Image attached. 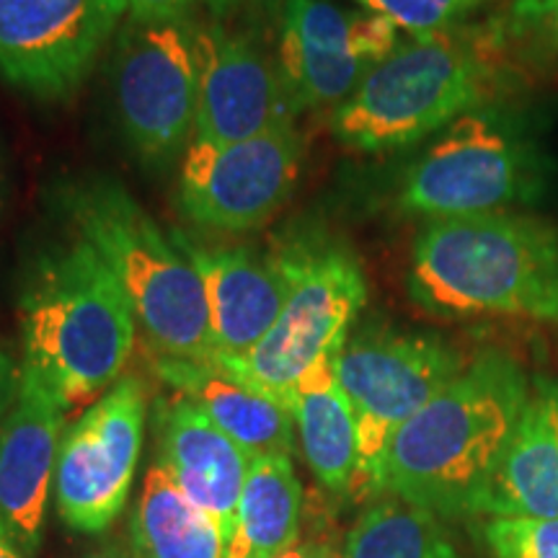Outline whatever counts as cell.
<instances>
[{"instance_id":"1","label":"cell","mask_w":558,"mask_h":558,"mask_svg":"<svg viewBox=\"0 0 558 558\" xmlns=\"http://www.w3.org/2000/svg\"><path fill=\"white\" fill-rule=\"evenodd\" d=\"M530 390L533 383L514 354L478 352L390 439L380 494L445 522L484 518L488 488L520 427Z\"/></svg>"},{"instance_id":"2","label":"cell","mask_w":558,"mask_h":558,"mask_svg":"<svg viewBox=\"0 0 558 558\" xmlns=\"http://www.w3.org/2000/svg\"><path fill=\"white\" fill-rule=\"evenodd\" d=\"M407 290L435 318L558 324V228L527 213L427 222L411 248Z\"/></svg>"},{"instance_id":"3","label":"cell","mask_w":558,"mask_h":558,"mask_svg":"<svg viewBox=\"0 0 558 558\" xmlns=\"http://www.w3.org/2000/svg\"><path fill=\"white\" fill-rule=\"evenodd\" d=\"M522 86L486 24L399 41L333 109V137L357 153H396L435 137L465 111L494 107Z\"/></svg>"},{"instance_id":"4","label":"cell","mask_w":558,"mask_h":558,"mask_svg":"<svg viewBox=\"0 0 558 558\" xmlns=\"http://www.w3.org/2000/svg\"><path fill=\"white\" fill-rule=\"evenodd\" d=\"M21 365L65 409H83L120 380L135 347V311L104 256L75 235L39 254L19 300Z\"/></svg>"},{"instance_id":"5","label":"cell","mask_w":558,"mask_h":558,"mask_svg":"<svg viewBox=\"0 0 558 558\" xmlns=\"http://www.w3.org/2000/svg\"><path fill=\"white\" fill-rule=\"evenodd\" d=\"M75 235L109 264L150 349L163 357H213L202 279L190 256L156 220L109 179H81L60 192Z\"/></svg>"},{"instance_id":"6","label":"cell","mask_w":558,"mask_h":558,"mask_svg":"<svg viewBox=\"0 0 558 558\" xmlns=\"http://www.w3.org/2000/svg\"><path fill=\"white\" fill-rule=\"evenodd\" d=\"M556 163L520 114L494 107L465 111L399 173L393 207L422 220L518 213L554 190Z\"/></svg>"},{"instance_id":"7","label":"cell","mask_w":558,"mask_h":558,"mask_svg":"<svg viewBox=\"0 0 558 558\" xmlns=\"http://www.w3.org/2000/svg\"><path fill=\"white\" fill-rule=\"evenodd\" d=\"M275 248L290 277L275 326L243 357L209 360L290 409L298 380L347 344L367 303V277L357 254L320 230H300Z\"/></svg>"},{"instance_id":"8","label":"cell","mask_w":558,"mask_h":558,"mask_svg":"<svg viewBox=\"0 0 558 558\" xmlns=\"http://www.w3.org/2000/svg\"><path fill=\"white\" fill-rule=\"evenodd\" d=\"M463 352L439 333L393 324H362L337 354V378L357 422V471L352 499L380 494V471L390 439L463 373Z\"/></svg>"},{"instance_id":"9","label":"cell","mask_w":558,"mask_h":558,"mask_svg":"<svg viewBox=\"0 0 558 558\" xmlns=\"http://www.w3.org/2000/svg\"><path fill=\"white\" fill-rule=\"evenodd\" d=\"M120 128L145 163L166 169L194 140L197 54L194 21L130 19L111 58Z\"/></svg>"},{"instance_id":"10","label":"cell","mask_w":558,"mask_h":558,"mask_svg":"<svg viewBox=\"0 0 558 558\" xmlns=\"http://www.w3.org/2000/svg\"><path fill=\"white\" fill-rule=\"evenodd\" d=\"M148 390L120 378L62 432L54 465V505L70 530L99 535L128 505L143 450Z\"/></svg>"},{"instance_id":"11","label":"cell","mask_w":558,"mask_h":558,"mask_svg":"<svg viewBox=\"0 0 558 558\" xmlns=\"http://www.w3.org/2000/svg\"><path fill=\"white\" fill-rule=\"evenodd\" d=\"M303 137L284 120L241 143L194 137L181 158L179 207L199 228L246 233L262 228L295 190Z\"/></svg>"},{"instance_id":"12","label":"cell","mask_w":558,"mask_h":558,"mask_svg":"<svg viewBox=\"0 0 558 558\" xmlns=\"http://www.w3.org/2000/svg\"><path fill=\"white\" fill-rule=\"evenodd\" d=\"M128 9V0H0V78L37 99H70Z\"/></svg>"},{"instance_id":"13","label":"cell","mask_w":558,"mask_h":558,"mask_svg":"<svg viewBox=\"0 0 558 558\" xmlns=\"http://www.w3.org/2000/svg\"><path fill=\"white\" fill-rule=\"evenodd\" d=\"M399 32L373 11H344L329 0H284L277 70L292 109L339 107L399 47Z\"/></svg>"},{"instance_id":"14","label":"cell","mask_w":558,"mask_h":558,"mask_svg":"<svg viewBox=\"0 0 558 558\" xmlns=\"http://www.w3.org/2000/svg\"><path fill=\"white\" fill-rule=\"evenodd\" d=\"M197 54V120L194 137L241 143L275 124L295 120L279 70L243 34L226 26L194 24Z\"/></svg>"},{"instance_id":"15","label":"cell","mask_w":558,"mask_h":558,"mask_svg":"<svg viewBox=\"0 0 558 558\" xmlns=\"http://www.w3.org/2000/svg\"><path fill=\"white\" fill-rule=\"evenodd\" d=\"M65 414L60 396L24 367L19 399L0 422V520L26 558L45 538Z\"/></svg>"},{"instance_id":"16","label":"cell","mask_w":558,"mask_h":558,"mask_svg":"<svg viewBox=\"0 0 558 558\" xmlns=\"http://www.w3.org/2000/svg\"><path fill=\"white\" fill-rule=\"evenodd\" d=\"M190 256L205 288L213 357H243L267 337L282 313L290 277L279 251L259 254L248 246H218L171 230Z\"/></svg>"},{"instance_id":"17","label":"cell","mask_w":558,"mask_h":558,"mask_svg":"<svg viewBox=\"0 0 558 558\" xmlns=\"http://www.w3.org/2000/svg\"><path fill=\"white\" fill-rule=\"evenodd\" d=\"M156 432L160 469L218 525L222 538L230 541L251 458L197 407L179 396L160 401Z\"/></svg>"},{"instance_id":"18","label":"cell","mask_w":558,"mask_h":558,"mask_svg":"<svg viewBox=\"0 0 558 558\" xmlns=\"http://www.w3.org/2000/svg\"><path fill=\"white\" fill-rule=\"evenodd\" d=\"M153 369L173 396L197 407L248 458L288 456L295 450L292 411L215 360L153 357Z\"/></svg>"},{"instance_id":"19","label":"cell","mask_w":558,"mask_h":558,"mask_svg":"<svg viewBox=\"0 0 558 558\" xmlns=\"http://www.w3.org/2000/svg\"><path fill=\"white\" fill-rule=\"evenodd\" d=\"M484 518H558V383L535 378Z\"/></svg>"},{"instance_id":"20","label":"cell","mask_w":558,"mask_h":558,"mask_svg":"<svg viewBox=\"0 0 558 558\" xmlns=\"http://www.w3.org/2000/svg\"><path fill=\"white\" fill-rule=\"evenodd\" d=\"M290 411L303 458L318 486L329 497L352 499L357 471V422L337 378V354L318 360L298 380L290 396Z\"/></svg>"},{"instance_id":"21","label":"cell","mask_w":558,"mask_h":558,"mask_svg":"<svg viewBox=\"0 0 558 558\" xmlns=\"http://www.w3.org/2000/svg\"><path fill=\"white\" fill-rule=\"evenodd\" d=\"M303 484L288 456L251 458L226 558H279L300 541Z\"/></svg>"},{"instance_id":"22","label":"cell","mask_w":558,"mask_h":558,"mask_svg":"<svg viewBox=\"0 0 558 558\" xmlns=\"http://www.w3.org/2000/svg\"><path fill=\"white\" fill-rule=\"evenodd\" d=\"M130 543L140 558H226L228 541L194 507L169 473L153 463L130 518Z\"/></svg>"},{"instance_id":"23","label":"cell","mask_w":558,"mask_h":558,"mask_svg":"<svg viewBox=\"0 0 558 558\" xmlns=\"http://www.w3.org/2000/svg\"><path fill=\"white\" fill-rule=\"evenodd\" d=\"M341 558H469L450 522L399 497L369 499L349 527Z\"/></svg>"},{"instance_id":"24","label":"cell","mask_w":558,"mask_h":558,"mask_svg":"<svg viewBox=\"0 0 558 558\" xmlns=\"http://www.w3.org/2000/svg\"><path fill=\"white\" fill-rule=\"evenodd\" d=\"M486 32L518 78H558V0H509Z\"/></svg>"},{"instance_id":"25","label":"cell","mask_w":558,"mask_h":558,"mask_svg":"<svg viewBox=\"0 0 558 558\" xmlns=\"http://www.w3.org/2000/svg\"><path fill=\"white\" fill-rule=\"evenodd\" d=\"M354 3L390 19L409 37H432L465 26L473 13L492 5L494 0H354Z\"/></svg>"},{"instance_id":"26","label":"cell","mask_w":558,"mask_h":558,"mask_svg":"<svg viewBox=\"0 0 558 558\" xmlns=\"http://www.w3.org/2000/svg\"><path fill=\"white\" fill-rule=\"evenodd\" d=\"M478 535L492 558H558V518H484Z\"/></svg>"},{"instance_id":"27","label":"cell","mask_w":558,"mask_h":558,"mask_svg":"<svg viewBox=\"0 0 558 558\" xmlns=\"http://www.w3.org/2000/svg\"><path fill=\"white\" fill-rule=\"evenodd\" d=\"M128 3L135 21L163 24V21H192V13L197 9L226 13L235 0H128Z\"/></svg>"},{"instance_id":"28","label":"cell","mask_w":558,"mask_h":558,"mask_svg":"<svg viewBox=\"0 0 558 558\" xmlns=\"http://www.w3.org/2000/svg\"><path fill=\"white\" fill-rule=\"evenodd\" d=\"M21 380H24V365H19L11 357L9 349L0 347V422L9 416L13 403H16Z\"/></svg>"},{"instance_id":"29","label":"cell","mask_w":558,"mask_h":558,"mask_svg":"<svg viewBox=\"0 0 558 558\" xmlns=\"http://www.w3.org/2000/svg\"><path fill=\"white\" fill-rule=\"evenodd\" d=\"M341 554L333 548L331 541L324 538H300L295 546H292L288 554H282L279 558H339Z\"/></svg>"},{"instance_id":"30","label":"cell","mask_w":558,"mask_h":558,"mask_svg":"<svg viewBox=\"0 0 558 558\" xmlns=\"http://www.w3.org/2000/svg\"><path fill=\"white\" fill-rule=\"evenodd\" d=\"M81 558H140V556L132 550V546H128V543H107V546L88 550V554Z\"/></svg>"},{"instance_id":"31","label":"cell","mask_w":558,"mask_h":558,"mask_svg":"<svg viewBox=\"0 0 558 558\" xmlns=\"http://www.w3.org/2000/svg\"><path fill=\"white\" fill-rule=\"evenodd\" d=\"M0 558H26L24 554H21V548L16 546V543L11 541L9 530H5L3 520H0Z\"/></svg>"},{"instance_id":"32","label":"cell","mask_w":558,"mask_h":558,"mask_svg":"<svg viewBox=\"0 0 558 558\" xmlns=\"http://www.w3.org/2000/svg\"><path fill=\"white\" fill-rule=\"evenodd\" d=\"M339 558H341V556H339Z\"/></svg>"}]
</instances>
